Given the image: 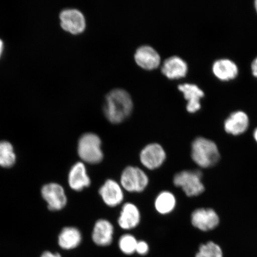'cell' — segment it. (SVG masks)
I'll return each instance as SVG.
<instances>
[{
	"instance_id": "6da1fadb",
	"label": "cell",
	"mask_w": 257,
	"mask_h": 257,
	"mask_svg": "<svg viewBox=\"0 0 257 257\" xmlns=\"http://www.w3.org/2000/svg\"><path fill=\"white\" fill-rule=\"evenodd\" d=\"M133 108V99L126 90L113 89L105 96L103 110L106 117L112 123L123 121L131 114Z\"/></svg>"
},
{
	"instance_id": "7a4b0ae2",
	"label": "cell",
	"mask_w": 257,
	"mask_h": 257,
	"mask_svg": "<svg viewBox=\"0 0 257 257\" xmlns=\"http://www.w3.org/2000/svg\"><path fill=\"white\" fill-rule=\"evenodd\" d=\"M192 159L201 168H208L216 165L220 158L216 143L207 138L198 137L191 146Z\"/></svg>"
},
{
	"instance_id": "3957f363",
	"label": "cell",
	"mask_w": 257,
	"mask_h": 257,
	"mask_svg": "<svg viewBox=\"0 0 257 257\" xmlns=\"http://www.w3.org/2000/svg\"><path fill=\"white\" fill-rule=\"evenodd\" d=\"M101 140L94 133H85L80 138L78 146V155L83 162L96 165L104 159Z\"/></svg>"
},
{
	"instance_id": "277c9868",
	"label": "cell",
	"mask_w": 257,
	"mask_h": 257,
	"mask_svg": "<svg viewBox=\"0 0 257 257\" xmlns=\"http://www.w3.org/2000/svg\"><path fill=\"white\" fill-rule=\"evenodd\" d=\"M202 177L200 170H184L177 173L173 178V184L182 188L188 197H196L205 191Z\"/></svg>"
},
{
	"instance_id": "5b68a950",
	"label": "cell",
	"mask_w": 257,
	"mask_h": 257,
	"mask_svg": "<svg viewBox=\"0 0 257 257\" xmlns=\"http://www.w3.org/2000/svg\"><path fill=\"white\" fill-rule=\"evenodd\" d=\"M120 184L123 190L127 192H142L149 184V178L143 169L130 166L122 172Z\"/></svg>"
},
{
	"instance_id": "8992f818",
	"label": "cell",
	"mask_w": 257,
	"mask_h": 257,
	"mask_svg": "<svg viewBox=\"0 0 257 257\" xmlns=\"http://www.w3.org/2000/svg\"><path fill=\"white\" fill-rule=\"evenodd\" d=\"M166 153L158 143L147 145L141 150L140 159L141 164L147 169L156 170L160 168L166 160Z\"/></svg>"
},
{
	"instance_id": "52a82bcc",
	"label": "cell",
	"mask_w": 257,
	"mask_h": 257,
	"mask_svg": "<svg viewBox=\"0 0 257 257\" xmlns=\"http://www.w3.org/2000/svg\"><path fill=\"white\" fill-rule=\"evenodd\" d=\"M61 27L67 32L78 34L85 30L86 21L82 13L76 9H64L60 13Z\"/></svg>"
},
{
	"instance_id": "ba28073f",
	"label": "cell",
	"mask_w": 257,
	"mask_h": 257,
	"mask_svg": "<svg viewBox=\"0 0 257 257\" xmlns=\"http://www.w3.org/2000/svg\"><path fill=\"white\" fill-rule=\"evenodd\" d=\"M191 223L199 230L207 232L213 230L220 223L217 213L211 208H198L191 215Z\"/></svg>"
},
{
	"instance_id": "9c48e42d",
	"label": "cell",
	"mask_w": 257,
	"mask_h": 257,
	"mask_svg": "<svg viewBox=\"0 0 257 257\" xmlns=\"http://www.w3.org/2000/svg\"><path fill=\"white\" fill-rule=\"evenodd\" d=\"M42 195L47 202L51 211L62 210L67 204V197L62 186L51 183L44 185L41 190Z\"/></svg>"
},
{
	"instance_id": "30bf717a",
	"label": "cell",
	"mask_w": 257,
	"mask_h": 257,
	"mask_svg": "<svg viewBox=\"0 0 257 257\" xmlns=\"http://www.w3.org/2000/svg\"><path fill=\"white\" fill-rule=\"evenodd\" d=\"M99 194L105 205L115 207L123 201V189L119 183L113 179H108L99 189Z\"/></svg>"
},
{
	"instance_id": "8fae6325",
	"label": "cell",
	"mask_w": 257,
	"mask_h": 257,
	"mask_svg": "<svg viewBox=\"0 0 257 257\" xmlns=\"http://www.w3.org/2000/svg\"><path fill=\"white\" fill-rule=\"evenodd\" d=\"M114 227L110 221L101 218L96 221L92 233L93 242L99 246L110 245L113 239Z\"/></svg>"
},
{
	"instance_id": "7c38bea8",
	"label": "cell",
	"mask_w": 257,
	"mask_h": 257,
	"mask_svg": "<svg viewBox=\"0 0 257 257\" xmlns=\"http://www.w3.org/2000/svg\"><path fill=\"white\" fill-rule=\"evenodd\" d=\"M68 182L70 188L75 191H82L91 184L84 163L78 162L72 167L69 173Z\"/></svg>"
},
{
	"instance_id": "4fadbf2b",
	"label": "cell",
	"mask_w": 257,
	"mask_h": 257,
	"mask_svg": "<svg viewBox=\"0 0 257 257\" xmlns=\"http://www.w3.org/2000/svg\"><path fill=\"white\" fill-rule=\"evenodd\" d=\"M249 124L248 114L243 111H236L232 112L224 121V127L227 134L236 136L245 133Z\"/></svg>"
},
{
	"instance_id": "5bb4252c",
	"label": "cell",
	"mask_w": 257,
	"mask_h": 257,
	"mask_svg": "<svg viewBox=\"0 0 257 257\" xmlns=\"http://www.w3.org/2000/svg\"><path fill=\"white\" fill-rule=\"evenodd\" d=\"M141 213L136 204L126 202L122 206L118 224L122 229L131 230L140 223Z\"/></svg>"
},
{
	"instance_id": "9a60e30c",
	"label": "cell",
	"mask_w": 257,
	"mask_h": 257,
	"mask_svg": "<svg viewBox=\"0 0 257 257\" xmlns=\"http://www.w3.org/2000/svg\"><path fill=\"white\" fill-rule=\"evenodd\" d=\"M178 88L184 93L185 98L188 100L187 110L189 112H195L200 110L201 99L204 97V91L194 83H182L178 85Z\"/></svg>"
},
{
	"instance_id": "2e32d148",
	"label": "cell",
	"mask_w": 257,
	"mask_h": 257,
	"mask_svg": "<svg viewBox=\"0 0 257 257\" xmlns=\"http://www.w3.org/2000/svg\"><path fill=\"white\" fill-rule=\"evenodd\" d=\"M212 72L218 79L222 81H229L238 75L239 68L233 61L220 59L214 62L212 66Z\"/></svg>"
},
{
	"instance_id": "e0dca14e",
	"label": "cell",
	"mask_w": 257,
	"mask_h": 257,
	"mask_svg": "<svg viewBox=\"0 0 257 257\" xmlns=\"http://www.w3.org/2000/svg\"><path fill=\"white\" fill-rule=\"evenodd\" d=\"M135 59L137 63L143 68L153 69L159 65L160 56L154 48L148 45L138 48Z\"/></svg>"
},
{
	"instance_id": "ac0fdd59",
	"label": "cell",
	"mask_w": 257,
	"mask_h": 257,
	"mask_svg": "<svg viewBox=\"0 0 257 257\" xmlns=\"http://www.w3.org/2000/svg\"><path fill=\"white\" fill-rule=\"evenodd\" d=\"M162 72L170 79L184 77L188 72V64L179 56H172L164 61Z\"/></svg>"
},
{
	"instance_id": "d6986e66",
	"label": "cell",
	"mask_w": 257,
	"mask_h": 257,
	"mask_svg": "<svg viewBox=\"0 0 257 257\" xmlns=\"http://www.w3.org/2000/svg\"><path fill=\"white\" fill-rule=\"evenodd\" d=\"M82 238L81 232L76 227H66L60 234L59 244L61 248L64 249H72L80 245Z\"/></svg>"
},
{
	"instance_id": "ffe728a7",
	"label": "cell",
	"mask_w": 257,
	"mask_h": 257,
	"mask_svg": "<svg viewBox=\"0 0 257 257\" xmlns=\"http://www.w3.org/2000/svg\"><path fill=\"white\" fill-rule=\"evenodd\" d=\"M176 203L175 195L169 191H164L157 196L154 207L159 214L166 215L171 213L175 210Z\"/></svg>"
},
{
	"instance_id": "44dd1931",
	"label": "cell",
	"mask_w": 257,
	"mask_h": 257,
	"mask_svg": "<svg viewBox=\"0 0 257 257\" xmlns=\"http://www.w3.org/2000/svg\"><path fill=\"white\" fill-rule=\"evenodd\" d=\"M16 155L14 147L7 141L0 142V166L8 168L14 165Z\"/></svg>"
},
{
	"instance_id": "7402d4cb",
	"label": "cell",
	"mask_w": 257,
	"mask_h": 257,
	"mask_svg": "<svg viewBox=\"0 0 257 257\" xmlns=\"http://www.w3.org/2000/svg\"><path fill=\"white\" fill-rule=\"evenodd\" d=\"M223 250L218 244L213 242H208L202 245L195 257H223Z\"/></svg>"
},
{
	"instance_id": "603a6c76",
	"label": "cell",
	"mask_w": 257,
	"mask_h": 257,
	"mask_svg": "<svg viewBox=\"0 0 257 257\" xmlns=\"http://www.w3.org/2000/svg\"><path fill=\"white\" fill-rule=\"evenodd\" d=\"M138 242L134 236L130 234H125L120 237L118 241V246L122 252L126 255H131L136 252Z\"/></svg>"
},
{
	"instance_id": "cb8c5ba5",
	"label": "cell",
	"mask_w": 257,
	"mask_h": 257,
	"mask_svg": "<svg viewBox=\"0 0 257 257\" xmlns=\"http://www.w3.org/2000/svg\"><path fill=\"white\" fill-rule=\"evenodd\" d=\"M149 251V246L146 242L144 240L138 241L136 252L139 253L140 255H146Z\"/></svg>"
},
{
	"instance_id": "d4e9b609",
	"label": "cell",
	"mask_w": 257,
	"mask_h": 257,
	"mask_svg": "<svg viewBox=\"0 0 257 257\" xmlns=\"http://www.w3.org/2000/svg\"><path fill=\"white\" fill-rule=\"evenodd\" d=\"M250 68H251L252 75L257 78V57L252 61Z\"/></svg>"
},
{
	"instance_id": "484cf974",
	"label": "cell",
	"mask_w": 257,
	"mask_h": 257,
	"mask_svg": "<svg viewBox=\"0 0 257 257\" xmlns=\"http://www.w3.org/2000/svg\"><path fill=\"white\" fill-rule=\"evenodd\" d=\"M41 257H61V256L58 253H53L51 252L47 251L44 252Z\"/></svg>"
},
{
	"instance_id": "4316f807",
	"label": "cell",
	"mask_w": 257,
	"mask_h": 257,
	"mask_svg": "<svg viewBox=\"0 0 257 257\" xmlns=\"http://www.w3.org/2000/svg\"><path fill=\"white\" fill-rule=\"evenodd\" d=\"M3 49H4V44H3L2 40L0 39V57L2 55Z\"/></svg>"
},
{
	"instance_id": "83f0119b",
	"label": "cell",
	"mask_w": 257,
	"mask_h": 257,
	"mask_svg": "<svg viewBox=\"0 0 257 257\" xmlns=\"http://www.w3.org/2000/svg\"><path fill=\"white\" fill-rule=\"evenodd\" d=\"M253 138H254V139L257 143V128H256L254 132H253Z\"/></svg>"
},
{
	"instance_id": "f1b7e54d",
	"label": "cell",
	"mask_w": 257,
	"mask_h": 257,
	"mask_svg": "<svg viewBox=\"0 0 257 257\" xmlns=\"http://www.w3.org/2000/svg\"><path fill=\"white\" fill-rule=\"evenodd\" d=\"M254 7H255V11L257 13V0H256V1H255V2H254Z\"/></svg>"
}]
</instances>
